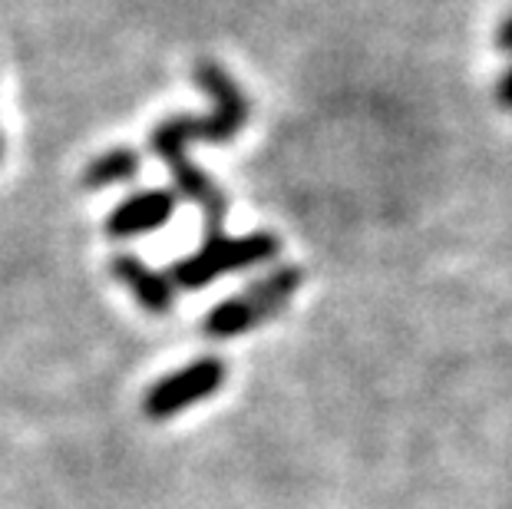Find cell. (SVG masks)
<instances>
[{"instance_id": "obj_3", "label": "cell", "mask_w": 512, "mask_h": 509, "mask_svg": "<svg viewBox=\"0 0 512 509\" xmlns=\"http://www.w3.org/2000/svg\"><path fill=\"white\" fill-rule=\"evenodd\" d=\"M278 238L271 232H255V235H205V242L199 252H192L189 258H182L169 268L172 285H179L185 291L212 285L215 278L245 272V268L265 265L278 255Z\"/></svg>"}, {"instance_id": "obj_2", "label": "cell", "mask_w": 512, "mask_h": 509, "mask_svg": "<svg viewBox=\"0 0 512 509\" xmlns=\"http://www.w3.org/2000/svg\"><path fill=\"white\" fill-rule=\"evenodd\" d=\"M301 268L285 265L268 272L265 278H258L255 285H248L242 295L215 305L202 321V334L209 338H238V334L258 328V324L271 321L275 314H281L294 298V291L301 288Z\"/></svg>"}, {"instance_id": "obj_1", "label": "cell", "mask_w": 512, "mask_h": 509, "mask_svg": "<svg viewBox=\"0 0 512 509\" xmlns=\"http://www.w3.org/2000/svg\"><path fill=\"white\" fill-rule=\"evenodd\" d=\"M195 80L205 93H212L215 110L209 116H172L166 123H159L152 129L149 146L162 162H166L169 176H172V189H176V199H189L202 209L205 229L209 235H219L225 212H228V199L225 192L215 186L212 176H205L202 169L192 166L185 146L189 143H228L242 133V126L248 123V100L242 90L235 86V80L212 60H202L195 67Z\"/></svg>"}, {"instance_id": "obj_6", "label": "cell", "mask_w": 512, "mask_h": 509, "mask_svg": "<svg viewBox=\"0 0 512 509\" xmlns=\"http://www.w3.org/2000/svg\"><path fill=\"white\" fill-rule=\"evenodd\" d=\"M113 275L116 281L133 291L136 301L143 305L146 311H156V314H166L172 305H176V285H172L169 275H159L136 255H116L113 262Z\"/></svg>"}, {"instance_id": "obj_7", "label": "cell", "mask_w": 512, "mask_h": 509, "mask_svg": "<svg viewBox=\"0 0 512 509\" xmlns=\"http://www.w3.org/2000/svg\"><path fill=\"white\" fill-rule=\"evenodd\" d=\"M139 172V153L133 149H110V153L96 156L90 166L83 169V186L86 189H106L116 182L136 179Z\"/></svg>"}, {"instance_id": "obj_4", "label": "cell", "mask_w": 512, "mask_h": 509, "mask_svg": "<svg viewBox=\"0 0 512 509\" xmlns=\"http://www.w3.org/2000/svg\"><path fill=\"white\" fill-rule=\"evenodd\" d=\"M225 381V364L219 357H202V361H192L182 371L166 374L162 381H156L146 391L143 400V414L149 420H169L189 410L199 400L212 397Z\"/></svg>"}, {"instance_id": "obj_8", "label": "cell", "mask_w": 512, "mask_h": 509, "mask_svg": "<svg viewBox=\"0 0 512 509\" xmlns=\"http://www.w3.org/2000/svg\"><path fill=\"white\" fill-rule=\"evenodd\" d=\"M0 156H4V143H0Z\"/></svg>"}, {"instance_id": "obj_5", "label": "cell", "mask_w": 512, "mask_h": 509, "mask_svg": "<svg viewBox=\"0 0 512 509\" xmlns=\"http://www.w3.org/2000/svg\"><path fill=\"white\" fill-rule=\"evenodd\" d=\"M172 212H176V192H166V189L136 192V196L123 199L110 212V219H106V235L133 238L143 232H156L172 219Z\"/></svg>"}]
</instances>
